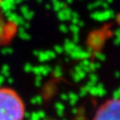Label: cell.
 <instances>
[{"label":"cell","mask_w":120,"mask_h":120,"mask_svg":"<svg viewBox=\"0 0 120 120\" xmlns=\"http://www.w3.org/2000/svg\"><path fill=\"white\" fill-rule=\"evenodd\" d=\"M25 105L14 90L0 87V120H23Z\"/></svg>","instance_id":"1"},{"label":"cell","mask_w":120,"mask_h":120,"mask_svg":"<svg viewBox=\"0 0 120 120\" xmlns=\"http://www.w3.org/2000/svg\"><path fill=\"white\" fill-rule=\"evenodd\" d=\"M93 120H120V98L105 101L95 111Z\"/></svg>","instance_id":"2"},{"label":"cell","mask_w":120,"mask_h":120,"mask_svg":"<svg viewBox=\"0 0 120 120\" xmlns=\"http://www.w3.org/2000/svg\"><path fill=\"white\" fill-rule=\"evenodd\" d=\"M15 0H1L0 2V7L4 11V13L6 12H13L15 6Z\"/></svg>","instance_id":"3"},{"label":"cell","mask_w":120,"mask_h":120,"mask_svg":"<svg viewBox=\"0 0 120 120\" xmlns=\"http://www.w3.org/2000/svg\"><path fill=\"white\" fill-rule=\"evenodd\" d=\"M18 34H19V37L22 39H23V40H29L30 38V36L26 32V30L24 28H21L19 30Z\"/></svg>","instance_id":"4"},{"label":"cell","mask_w":120,"mask_h":120,"mask_svg":"<svg viewBox=\"0 0 120 120\" xmlns=\"http://www.w3.org/2000/svg\"><path fill=\"white\" fill-rule=\"evenodd\" d=\"M22 15H23V18H24L25 20H27V21H30L32 18L34 17V12L29 10V11H27L26 13H22Z\"/></svg>","instance_id":"5"},{"label":"cell","mask_w":120,"mask_h":120,"mask_svg":"<svg viewBox=\"0 0 120 120\" xmlns=\"http://www.w3.org/2000/svg\"><path fill=\"white\" fill-rule=\"evenodd\" d=\"M6 27L7 26L4 25V23L1 20H0V39L3 38L5 33H6Z\"/></svg>","instance_id":"6"},{"label":"cell","mask_w":120,"mask_h":120,"mask_svg":"<svg viewBox=\"0 0 120 120\" xmlns=\"http://www.w3.org/2000/svg\"><path fill=\"white\" fill-rule=\"evenodd\" d=\"M1 52H2L3 54H4V55H8V54L13 52V49L10 47H4L1 50Z\"/></svg>","instance_id":"7"},{"label":"cell","mask_w":120,"mask_h":120,"mask_svg":"<svg viewBox=\"0 0 120 120\" xmlns=\"http://www.w3.org/2000/svg\"><path fill=\"white\" fill-rule=\"evenodd\" d=\"M29 10H30V9H29V7H28L27 5H23V6L21 7V13H22H22H26V12L29 11Z\"/></svg>","instance_id":"8"},{"label":"cell","mask_w":120,"mask_h":120,"mask_svg":"<svg viewBox=\"0 0 120 120\" xmlns=\"http://www.w3.org/2000/svg\"><path fill=\"white\" fill-rule=\"evenodd\" d=\"M37 2H41V0H36Z\"/></svg>","instance_id":"9"},{"label":"cell","mask_w":120,"mask_h":120,"mask_svg":"<svg viewBox=\"0 0 120 120\" xmlns=\"http://www.w3.org/2000/svg\"><path fill=\"white\" fill-rule=\"evenodd\" d=\"M0 2H1V0H0Z\"/></svg>","instance_id":"10"}]
</instances>
